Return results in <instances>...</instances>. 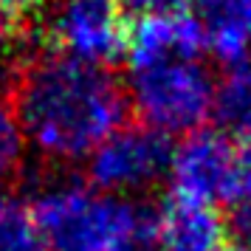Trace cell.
Returning <instances> with one entry per match:
<instances>
[{
  "instance_id": "1",
  "label": "cell",
  "mask_w": 251,
  "mask_h": 251,
  "mask_svg": "<svg viewBox=\"0 0 251 251\" xmlns=\"http://www.w3.org/2000/svg\"><path fill=\"white\" fill-rule=\"evenodd\" d=\"M12 110L25 147L54 164H79L125 125L127 96L110 68L46 51L20 65Z\"/></svg>"
},
{
  "instance_id": "2",
  "label": "cell",
  "mask_w": 251,
  "mask_h": 251,
  "mask_svg": "<svg viewBox=\"0 0 251 251\" xmlns=\"http://www.w3.org/2000/svg\"><path fill=\"white\" fill-rule=\"evenodd\" d=\"M186 12L138 20L127 37V104L161 136H192L215 113L217 82Z\"/></svg>"
},
{
  "instance_id": "3",
  "label": "cell",
  "mask_w": 251,
  "mask_h": 251,
  "mask_svg": "<svg viewBox=\"0 0 251 251\" xmlns=\"http://www.w3.org/2000/svg\"><path fill=\"white\" fill-rule=\"evenodd\" d=\"M31 215L48 251H113L150 223L125 198L74 178L43 183L34 192Z\"/></svg>"
},
{
  "instance_id": "4",
  "label": "cell",
  "mask_w": 251,
  "mask_h": 251,
  "mask_svg": "<svg viewBox=\"0 0 251 251\" xmlns=\"http://www.w3.org/2000/svg\"><path fill=\"white\" fill-rule=\"evenodd\" d=\"M172 147L167 136L144 125H122L88 158L91 183L113 198L138 195L167 178Z\"/></svg>"
},
{
  "instance_id": "5",
  "label": "cell",
  "mask_w": 251,
  "mask_h": 251,
  "mask_svg": "<svg viewBox=\"0 0 251 251\" xmlns=\"http://www.w3.org/2000/svg\"><path fill=\"white\" fill-rule=\"evenodd\" d=\"M43 31L59 54L104 65L127 51V25L116 0H51Z\"/></svg>"
},
{
  "instance_id": "6",
  "label": "cell",
  "mask_w": 251,
  "mask_h": 251,
  "mask_svg": "<svg viewBox=\"0 0 251 251\" xmlns=\"http://www.w3.org/2000/svg\"><path fill=\"white\" fill-rule=\"evenodd\" d=\"M234 150L237 147L223 133L198 130L183 138L172 150L167 170L175 201L206 209H212L215 203H226L234 170Z\"/></svg>"
},
{
  "instance_id": "7",
  "label": "cell",
  "mask_w": 251,
  "mask_h": 251,
  "mask_svg": "<svg viewBox=\"0 0 251 251\" xmlns=\"http://www.w3.org/2000/svg\"><path fill=\"white\" fill-rule=\"evenodd\" d=\"M186 14L198 25L206 51L228 65L249 57L251 0H186Z\"/></svg>"
},
{
  "instance_id": "8",
  "label": "cell",
  "mask_w": 251,
  "mask_h": 251,
  "mask_svg": "<svg viewBox=\"0 0 251 251\" xmlns=\"http://www.w3.org/2000/svg\"><path fill=\"white\" fill-rule=\"evenodd\" d=\"M155 251H226V226L215 209L172 201L152 220Z\"/></svg>"
},
{
  "instance_id": "9",
  "label": "cell",
  "mask_w": 251,
  "mask_h": 251,
  "mask_svg": "<svg viewBox=\"0 0 251 251\" xmlns=\"http://www.w3.org/2000/svg\"><path fill=\"white\" fill-rule=\"evenodd\" d=\"M215 113L220 125L251 141V59L231 62L217 82Z\"/></svg>"
},
{
  "instance_id": "10",
  "label": "cell",
  "mask_w": 251,
  "mask_h": 251,
  "mask_svg": "<svg viewBox=\"0 0 251 251\" xmlns=\"http://www.w3.org/2000/svg\"><path fill=\"white\" fill-rule=\"evenodd\" d=\"M0 251H48L34 223L31 206L0 192Z\"/></svg>"
},
{
  "instance_id": "11",
  "label": "cell",
  "mask_w": 251,
  "mask_h": 251,
  "mask_svg": "<svg viewBox=\"0 0 251 251\" xmlns=\"http://www.w3.org/2000/svg\"><path fill=\"white\" fill-rule=\"evenodd\" d=\"M25 138L17 125V116L12 110V102L0 99V183L9 181L23 164Z\"/></svg>"
},
{
  "instance_id": "12",
  "label": "cell",
  "mask_w": 251,
  "mask_h": 251,
  "mask_svg": "<svg viewBox=\"0 0 251 251\" xmlns=\"http://www.w3.org/2000/svg\"><path fill=\"white\" fill-rule=\"evenodd\" d=\"M226 203L234 206L243 220L251 217V141H243L234 150V170H231Z\"/></svg>"
},
{
  "instance_id": "13",
  "label": "cell",
  "mask_w": 251,
  "mask_h": 251,
  "mask_svg": "<svg viewBox=\"0 0 251 251\" xmlns=\"http://www.w3.org/2000/svg\"><path fill=\"white\" fill-rule=\"evenodd\" d=\"M127 12H133L138 20L147 17H167V14L186 12V0H122Z\"/></svg>"
},
{
  "instance_id": "14",
  "label": "cell",
  "mask_w": 251,
  "mask_h": 251,
  "mask_svg": "<svg viewBox=\"0 0 251 251\" xmlns=\"http://www.w3.org/2000/svg\"><path fill=\"white\" fill-rule=\"evenodd\" d=\"M113 251H155L152 249V223H147L144 228H138L136 234H130L125 243H119Z\"/></svg>"
},
{
  "instance_id": "15",
  "label": "cell",
  "mask_w": 251,
  "mask_h": 251,
  "mask_svg": "<svg viewBox=\"0 0 251 251\" xmlns=\"http://www.w3.org/2000/svg\"><path fill=\"white\" fill-rule=\"evenodd\" d=\"M12 28L6 23V17H0V71L6 68V62L12 57Z\"/></svg>"
},
{
  "instance_id": "16",
  "label": "cell",
  "mask_w": 251,
  "mask_h": 251,
  "mask_svg": "<svg viewBox=\"0 0 251 251\" xmlns=\"http://www.w3.org/2000/svg\"><path fill=\"white\" fill-rule=\"evenodd\" d=\"M46 0H0V17L6 14H17V12H28L34 6H43Z\"/></svg>"
},
{
  "instance_id": "17",
  "label": "cell",
  "mask_w": 251,
  "mask_h": 251,
  "mask_svg": "<svg viewBox=\"0 0 251 251\" xmlns=\"http://www.w3.org/2000/svg\"><path fill=\"white\" fill-rule=\"evenodd\" d=\"M243 226H246V249L243 251H251V217L249 220H243Z\"/></svg>"
}]
</instances>
